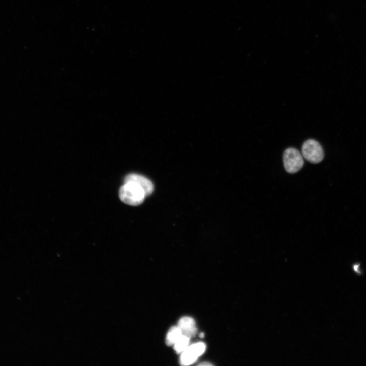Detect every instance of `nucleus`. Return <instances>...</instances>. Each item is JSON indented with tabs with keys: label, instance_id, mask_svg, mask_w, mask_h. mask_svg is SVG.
Here are the masks:
<instances>
[{
	"label": "nucleus",
	"instance_id": "nucleus-9",
	"mask_svg": "<svg viewBox=\"0 0 366 366\" xmlns=\"http://www.w3.org/2000/svg\"><path fill=\"white\" fill-rule=\"evenodd\" d=\"M354 269L355 271L359 272L358 271V265H355L354 266Z\"/></svg>",
	"mask_w": 366,
	"mask_h": 366
},
{
	"label": "nucleus",
	"instance_id": "nucleus-8",
	"mask_svg": "<svg viewBox=\"0 0 366 366\" xmlns=\"http://www.w3.org/2000/svg\"><path fill=\"white\" fill-rule=\"evenodd\" d=\"M190 337L182 335L174 344L176 353H181L189 346Z\"/></svg>",
	"mask_w": 366,
	"mask_h": 366
},
{
	"label": "nucleus",
	"instance_id": "nucleus-5",
	"mask_svg": "<svg viewBox=\"0 0 366 366\" xmlns=\"http://www.w3.org/2000/svg\"><path fill=\"white\" fill-rule=\"evenodd\" d=\"M178 326L180 328L182 334L191 337L197 333L194 319L190 317L185 316L180 318L178 322Z\"/></svg>",
	"mask_w": 366,
	"mask_h": 366
},
{
	"label": "nucleus",
	"instance_id": "nucleus-3",
	"mask_svg": "<svg viewBox=\"0 0 366 366\" xmlns=\"http://www.w3.org/2000/svg\"><path fill=\"white\" fill-rule=\"evenodd\" d=\"M302 154L305 159L312 163H318L324 158V151L321 145L314 139H308L303 143Z\"/></svg>",
	"mask_w": 366,
	"mask_h": 366
},
{
	"label": "nucleus",
	"instance_id": "nucleus-7",
	"mask_svg": "<svg viewBox=\"0 0 366 366\" xmlns=\"http://www.w3.org/2000/svg\"><path fill=\"white\" fill-rule=\"evenodd\" d=\"M182 331L178 326L171 327L167 332L166 337V343L168 346L174 343L182 336Z\"/></svg>",
	"mask_w": 366,
	"mask_h": 366
},
{
	"label": "nucleus",
	"instance_id": "nucleus-10",
	"mask_svg": "<svg viewBox=\"0 0 366 366\" xmlns=\"http://www.w3.org/2000/svg\"><path fill=\"white\" fill-rule=\"evenodd\" d=\"M199 365H212V364H211V363H209L205 362V363H202L200 364Z\"/></svg>",
	"mask_w": 366,
	"mask_h": 366
},
{
	"label": "nucleus",
	"instance_id": "nucleus-1",
	"mask_svg": "<svg viewBox=\"0 0 366 366\" xmlns=\"http://www.w3.org/2000/svg\"><path fill=\"white\" fill-rule=\"evenodd\" d=\"M119 196L124 203L132 206L141 204L146 197L143 188L133 181L124 182L119 189Z\"/></svg>",
	"mask_w": 366,
	"mask_h": 366
},
{
	"label": "nucleus",
	"instance_id": "nucleus-6",
	"mask_svg": "<svg viewBox=\"0 0 366 366\" xmlns=\"http://www.w3.org/2000/svg\"><path fill=\"white\" fill-rule=\"evenodd\" d=\"M199 357L194 350L189 346L182 353L180 358V363L182 365H188L193 363Z\"/></svg>",
	"mask_w": 366,
	"mask_h": 366
},
{
	"label": "nucleus",
	"instance_id": "nucleus-4",
	"mask_svg": "<svg viewBox=\"0 0 366 366\" xmlns=\"http://www.w3.org/2000/svg\"><path fill=\"white\" fill-rule=\"evenodd\" d=\"M133 181L140 186L144 190L146 196L150 195L154 191L152 182L143 176L137 174H130L124 178V182Z\"/></svg>",
	"mask_w": 366,
	"mask_h": 366
},
{
	"label": "nucleus",
	"instance_id": "nucleus-11",
	"mask_svg": "<svg viewBox=\"0 0 366 366\" xmlns=\"http://www.w3.org/2000/svg\"><path fill=\"white\" fill-rule=\"evenodd\" d=\"M199 336H200V337L201 338H203V337H204V334L203 333L201 332V333H200V334Z\"/></svg>",
	"mask_w": 366,
	"mask_h": 366
},
{
	"label": "nucleus",
	"instance_id": "nucleus-2",
	"mask_svg": "<svg viewBox=\"0 0 366 366\" xmlns=\"http://www.w3.org/2000/svg\"><path fill=\"white\" fill-rule=\"evenodd\" d=\"M283 160L286 171L291 174L298 172L304 164L302 155L297 149L293 147L288 148L284 151Z\"/></svg>",
	"mask_w": 366,
	"mask_h": 366
}]
</instances>
